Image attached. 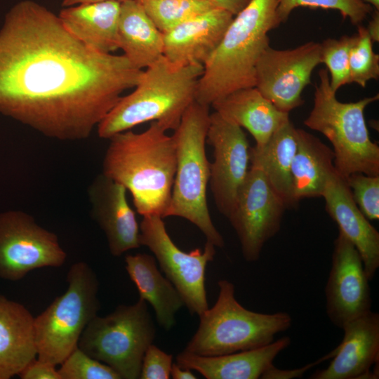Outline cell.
Listing matches in <instances>:
<instances>
[{
    "mask_svg": "<svg viewBox=\"0 0 379 379\" xmlns=\"http://www.w3.org/2000/svg\"><path fill=\"white\" fill-rule=\"evenodd\" d=\"M234 15L212 8L164 32L163 55L171 63L202 65L221 41Z\"/></svg>",
    "mask_w": 379,
    "mask_h": 379,
    "instance_id": "18",
    "label": "cell"
},
{
    "mask_svg": "<svg viewBox=\"0 0 379 379\" xmlns=\"http://www.w3.org/2000/svg\"><path fill=\"white\" fill-rule=\"evenodd\" d=\"M286 208L262 171L251 166L227 217L237 233L246 261L259 260L265 244L279 232Z\"/></svg>",
    "mask_w": 379,
    "mask_h": 379,
    "instance_id": "11",
    "label": "cell"
},
{
    "mask_svg": "<svg viewBox=\"0 0 379 379\" xmlns=\"http://www.w3.org/2000/svg\"><path fill=\"white\" fill-rule=\"evenodd\" d=\"M67 258L57 235L27 213L0 214V278L18 281L42 267H58Z\"/></svg>",
    "mask_w": 379,
    "mask_h": 379,
    "instance_id": "12",
    "label": "cell"
},
{
    "mask_svg": "<svg viewBox=\"0 0 379 379\" xmlns=\"http://www.w3.org/2000/svg\"><path fill=\"white\" fill-rule=\"evenodd\" d=\"M298 7L336 10L344 19L348 18L357 26L373 11V7L364 0H278L277 14L279 22H286Z\"/></svg>",
    "mask_w": 379,
    "mask_h": 379,
    "instance_id": "30",
    "label": "cell"
},
{
    "mask_svg": "<svg viewBox=\"0 0 379 379\" xmlns=\"http://www.w3.org/2000/svg\"><path fill=\"white\" fill-rule=\"evenodd\" d=\"M211 105L223 118L246 128L258 147L289 120L288 113L278 109L255 87L235 91Z\"/></svg>",
    "mask_w": 379,
    "mask_h": 379,
    "instance_id": "22",
    "label": "cell"
},
{
    "mask_svg": "<svg viewBox=\"0 0 379 379\" xmlns=\"http://www.w3.org/2000/svg\"><path fill=\"white\" fill-rule=\"evenodd\" d=\"M314 105L304 124L323 134L331 143L334 166L344 179L354 173L379 175V147L370 138L364 110L379 95L354 102H342L330 85L326 69L319 72Z\"/></svg>",
    "mask_w": 379,
    "mask_h": 379,
    "instance_id": "6",
    "label": "cell"
},
{
    "mask_svg": "<svg viewBox=\"0 0 379 379\" xmlns=\"http://www.w3.org/2000/svg\"><path fill=\"white\" fill-rule=\"evenodd\" d=\"M366 3L371 5L375 10H379V0H364Z\"/></svg>",
    "mask_w": 379,
    "mask_h": 379,
    "instance_id": "41",
    "label": "cell"
},
{
    "mask_svg": "<svg viewBox=\"0 0 379 379\" xmlns=\"http://www.w3.org/2000/svg\"><path fill=\"white\" fill-rule=\"evenodd\" d=\"M322 197L325 208L341 232L360 254L370 281L379 267V232L354 202L351 191L338 172L328 181Z\"/></svg>",
    "mask_w": 379,
    "mask_h": 379,
    "instance_id": "19",
    "label": "cell"
},
{
    "mask_svg": "<svg viewBox=\"0 0 379 379\" xmlns=\"http://www.w3.org/2000/svg\"><path fill=\"white\" fill-rule=\"evenodd\" d=\"M60 365L61 379H121L110 366L92 358L78 346Z\"/></svg>",
    "mask_w": 379,
    "mask_h": 379,
    "instance_id": "32",
    "label": "cell"
},
{
    "mask_svg": "<svg viewBox=\"0 0 379 379\" xmlns=\"http://www.w3.org/2000/svg\"><path fill=\"white\" fill-rule=\"evenodd\" d=\"M36 356L34 317L21 303L0 295V379L18 375Z\"/></svg>",
    "mask_w": 379,
    "mask_h": 379,
    "instance_id": "21",
    "label": "cell"
},
{
    "mask_svg": "<svg viewBox=\"0 0 379 379\" xmlns=\"http://www.w3.org/2000/svg\"><path fill=\"white\" fill-rule=\"evenodd\" d=\"M371 20L366 27L369 36L373 41H379V12L378 10H373Z\"/></svg>",
    "mask_w": 379,
    "mask_h": 379,
    "instance_id": "38",
    "label": "cell"
},
{
    "mask_svg": "<svg viewBox=\"0 0 379 379\" xmlns=\"http://www.w3.org/2000/svg\"><path fill=\"white\" fill-rule=\"evenodd\" d=\"M171 376L173 379H195L197 377L192 370L183 368L173 363L171 370Z\"/></svg>",
    "mask_w": 379,
    "mask_h": 379,
    "instance_id": "39",
    "label": "cell"
},
{
    "mask_svg": "<svg viewBox=\"0 0 379 379\" xmlns=\"http://www.w3.org/2000/svg\"><path fill=\"white\" fill-rule=\"evenodd\" d=\"M298 145L292 165L293 196L298 204L304 198L321 197L337 172L333 151L318 138L298 128Z\"/></svg>",
    "mask_w": 379,
    "mask_h": 379,
    "instance_id": "26",
    "label": "cell"
},
{
    "mask_svg": "<svg viewBox=\"0 0 379 379\" xmlns=\"http://www.w3.org/2000/svg\"><path fill=\"white\" fill-rule=\"evenodd\" d=\"M18 375L22 379H61L55 365L38 358L32 360Z\"/></svg>",
    "mask_w": 379,
    "mask_h": 379,
    "instance_id": "35",
    "label": "cell"
},
{
    "mask_svg": "<svg viewBox=\"0 0 379 379\" xmlns=\"http://www.w3.org/2000/svg\"><path fill=\"white\" fill-rule=\"evenodd\" d=\"M157 121L141 133L131 130L111 137L102 161V173L131 193L142 216L164 218L176 170V145L173 135Z\"/></svg>",
    "mask_w": 379,
    "mask_h": 379,
    "instance_id": "2",
    "label": "cell"
},
{
    "mask_svg": "<svg viewBox=\"0 0 379 379\" xmlns=\"http://www.w3.org/2000/svg\"><path fill=\"white\" fill-rule=\"evenodd\" d=\"M284 336L263 347L217 356H201L182 351L176 364L194 370L207 379H258L272 366L275 358L291 344Z\"/></svg>",
    "mask_w": 379,
    "mask_h": 379,
    "instance_id": "20",
    "label": "cell"
},
{
    "mask_svg": "<svg viewBox=\"0 0 379 379\" xmlns=\"http://www.w3.org/2000/svg\"><path fill=\"white\" fill-rule=\"evenodd\" d=\"M120 8V1H98L64 7L58 15L64 27L88 48L111 53L119 49Z\"/></svg>",
    "mask_w": 379,
    "mask_h": 379,
    "instance_id": "23",
    "label": "cell"
},
{
    "mask_svg": "<svg viewBox=\"0 0 379 379\" xmlns=\"http://www.w3.org/2000/svg\"><path fill=\"white\" fill-rule=\"evenodd\" d=\"M67 275V291L34 318L37 358L55 366L78 346L84 330L100 310L99 281L93 269L78 262Z\"/></svg>",
    "mask_w": 379,
    "mask_h": 379,
    "instance_id": "8",
    "label": "cell"
},
{
    "mask_svg": "<svg viewBox=\"0 0 379 379\" xmlns=\"http://www.w3.org/2000/svg\"><path fill=\"white\" fill-rule=\"evenodd\" d=\"M173 355L151 344L142 358L140 379H168L173 365Z\"/></svg>",
    "mask_w": 379,
    "mask_h": 379,
    "instance_id": "34",
    "label": "cell"
},
{
    "mask_svg": "<svg viewBox=\"0 0 379 379\" xmlns=\"http://www.w3.org/2000/svg\"><path fill=\"white\" fill-rule=\"evenodd\" d=\"M126 191L102 173L88 189L92 218L104 232L110 253L116 257L141 246L140 225L127 201Z\"/></svg>",
    "mask_w": 379,
    "mask_h": 379,
    "instance_id": "17",
    "label": "cell"
},
{
    "mask_svg": "<svg viewBox=\"0 0 379 379\" xmlns=\"http://www.w3.org/2000/svg\"><path fill=\"white\" fill-rule=\"evenodd\" d=\"M278 0H252L234 16L219 45L204 65L195 100L210 106L239 89L255 87L256 64L278 27Z\"/></svg>",
    "mask_w": 379,
    "mask_h": 379,
    "instance_id": "3",
    "label": "cell"
},
{
    "mask_svg": "<svg viewBox=\"0 0 379 379\" xmlns=\"http://www.w3.org/2000/svg\"><path fill=\"white\" fill-rule=\"evenodd\" d=\"M140 242L154 255L190 314L200 316L204 313L208 308L206 269L214 258L215 246L206 241L204 249L182 251L171 239L163 218L157 215L143 216L140 224Z\"/></svg>",
    "mask_w": 379,
    "mask_h": 379,
    "instance_id": "10",
    "label": "cell"
},
{
    "mask_svg": "<svg viewBox=\"0 0 379 379\" xmlns=\"http://www.w3.org/2000/svg\"><path fill=\"white\" fill-rule=\"evenodd\" d=\"M126 270L140 299L152 307L157 321L166 331L175 324V314L184 302L173 284L158 270L156 259L147 253L128 254Z\"/></svg>",
    "mask_w": 379,
    "mask_h": 379,
    "instance_id": "24",
    "label": "cell"
},
{
    "mask_svg": "<svg viewBox=\"0 0 379 379\" xmlns=\"http://www.w3.org/2000/svg\"><path fill=\"white\" fill-rule=\"evenodd\" d=\"M356 34L343 36L339 39H327L321 44V61L329 72L330 85L335 93L343 86L350 84L349 58Z\"/></svg>",
    "mask_w": 379,
    "mask_h": 379,
    "instance_id": "31",
    "label": "cell"
},
{
    "mask_svg": "<svg viewBox=\"0 0 379 379\" xmlns=\"http://www.w3.org/2000/svg\"><path fill=\"white\" fill-rule=\"evenodd\" d=\"M213 6L222 8L235 16L252 0H207Z\"/></svg>",
    "mask_w": 379,
    "mask_h": 379,
    "instance_id": "37",
    "label": "cell"
},
{
    "mask_svg": "<svg viewBox=\"0 0 379 379\" xmlns=\"http://www.w3.org/2000/svg\"><path fill=\"white\" fill-rule=\"evenodd\" d=\"M289 120L261 147L250 148L251 166L262 171L287 208L297 206L293 196L291 165L298 145V131Z\"/></svg>",
    "mask_w": 379,
    "mask_h": 379,
    "instance_id": "27",
    "label": "cell"
},
{
    "mask_svg": "<svg viewBox=\"0 0 379 379\" xmlns=\"http://www.w3.org/2000/svg\"><path fill=\"white\" fill-rule=\"evenodd\" d=\"M344 336L329 365L311 379H375L379 362V314L372 310L343 326Z\"/></svg>",
    "mask_w": 379,
    "mask_h": 379,
    "instance_id": "16",
    "label": "cell"
},
{
    "mask_svg": "<svg viewBox=\"0 0 379 379\" xmlns=\"http://www.w3.org/2000/svg\"><path fill=\"white\" fill-rule=\"evenodd\" d=\"M118 41L123 55L140 69L147 68L163 55L164 34L138 0L121 2Z\"/></svg>",
    "mask_w": 379,
    "mask_h": 379,
    "instance_id": "25",
    "label": "cell"
},
{
    "mask_svg": "<svg viewBox=\"0 0 379 379\" xmlns=\"http://www.w3.org/2000/svg\"><path fill=\"white\" fill-rule=\"evenodd\" d=\"M142 71L91 49L58 15L23 0L0 30V112L51 138L85 140Z\"/></svg>",
    "mask_w": 379,
    "mask_h": 379,
    "instance_id": "1",
    "label": "cell"
},
{
    "mask_svg": "<svg viewBox=\"0 0 379 379\" xmlns=\"http://www.w3.org/2000/svg\"><path fill=\"white\" fill-rule=\"evenodd\" d=\"M163 33L213 6L207 0H138Z\"/></svg>",
    "mask_w": 379,
    "mask_h": 379,
    "instance_id": "28",
    "label": "cell"
},
{
    "mask_svg": "<svg viewBox=\"0 0 379 379\" xmlns=\"http://www.w3.org/2000/svg\"><path fill=\"white\" fill-rule=\"evenodd\" d=\"M209 106L194 100L186 109L173 135L176 145V170L166 217L187 220L204 234L206 241L222 248L225 241L215 227L207 204L210 164L206 142Z\"/></svg>",
    "mask_w": 379,
    "mask_h": 379,
    "instance_id": "5",
    "label": "cell"
},
{
    "mask_svg": "<svg viewBox=\"0 0 379 379\" xmlns=\"http://www.w3.org/2000/svg\"><path fill=\"white\" fill-rule=\"evenodd\" d=\"M204 65L178 66L164 55L142 71L132 93L122 96L98 125V136L109 139L148 121L175 131L195 100Z\"/></svg>",
    "mask_w": 379,
    "mask_h": 379,
    "instance_id": "4",
    "label": "cell"
},
{
    "mask_svg": "<svg viewBox=\"0 0 379 379\" xmlns=\"http://www.w3.org/2000/svg\"><path fill=\"white\" fill-rule=\"evenodd\" d=\"M357 27L356 40L350 53V84L356 83L364 88L368 81L379 77V55L373 50V41L366 27Z\"/></svg>",
    "mask_w": 379,
    "mask_h": 379,
    "instance_id": "29",
    "label": "cell"
},
{
    "mask_svg": "<svg viewBox=\"0 0 379 379\" xmlns=\"http://www.w3.org/2000/svg\"><path fill=\"white\" fill-rule=\"evenodd\" d=\"M319 63V43L310 41L288 50L269 46L256 64L255 87L278 109L289 113L304 103L301 94Z\"/></svg>",
    "mask_w": 379,
    "mask_h": 379,
    "instance_id": "13",
    "label": "cell"
},
{
    "mask_svg": "<svg viewBox=\"0 0 379 379\" xmlns=\"http://www.w3.org/2000/svg\"><path fill=\"white\" fill-rule=\"evenodd\" d=\"M369 281L358 251L339 232L333 242L324 290L326 314L334 326L342 328L349 321L371 311Z\"/></svg>",
    "mask_w": 379,
    "mask_h": 379,
    "instance_id": "14",
    "label": "cell"
},
{
    "mask_svg": "<svg viewBox=\"0 0 379 379\" xmlns=\"http://www.w3.org/2000/svg\"><path fill=\"white\" fill-rule=\"evenodd\" d=\"M219 293L211 308L199 317L198 328L183 351L201 356H217L259 348L272 343L288 330L292 318L285 312H255L236 299L234 285L218 281Z\"/></svg>",
    "mask_w": 379,
    "mask_h": 379,
    "instance_id": "7",
    "label": "cell"
},
{
    "mask_svg": "<svg viewBox=\"0 0 379 379\" xmlns=\"http://www.w3.org/2000/svg\"><path fill=\"white\" fill-rule=\"evenodd\" d=\"M335 353V350H333L329 353L325 354L315 361L311 362L299 368L288 370H282L274 366H272L261 377L264 379H293L301 378L308 370L315 366L332 359Z\"/></svg>",
    "mask_w": 379,
    "mask_h": 379,
    "instance_id": "36",
    "label": "cell"
},
{
    "mask_svg": "<svg viewBox=\"0 0 379 379\" xmlns=\"http://www.w3.org/2000/svg\"><path fill=\"white\" fill-rule=\"evenodd\" d=\"M105 1H117L121 2L126 0H61V4L63 7H67L81 4L93 3Z\"/></svg>",
    "mask_w": 379,
    "mask_h": 379,
    "instance_id": "40",
    "label": "cell"
},
{
    "mask_svg": "<svg viewBox=\"0 0 379 379\" xmlns=\"http://www.w3.org/2000/svg\"><path fill=\"white\" fill-rule=\"evenodd\" d=\"M352 198L368 220L379 219V175L354 173L346 179Z\"/></svg>",
    "mask_w": 379,
    "mask_h": 379,
    "instance_id": "33",
    "label": "cell"
},
{
    "mask_svg": "<svg viewBox=\"0 0 379 379\" xmlns=\"http://www.w3.org/2000/svg\"><path fill=\"white\" fill-rule=\"evenodd\" d=\"M206 142L213 148L211 191L218 210L227 218L249 170V144L241 127L216 112L210 114Z\"/></svg>",
    "mask_w": 379,
    "mask_h": 379,
    "instance_id": "15",
    "label": "cell"
},
{
    "mask_svg": "<svg viewBox=\"0 0 379 379\" xmlns=\"http://www.w3.org/2000/svg\"><path fill=\"white\" fill-rule=\"evenodd\" d=\"M155 335L147 303L139 298L105 317L95 316L84 330L78 347L110 366L121 379H138L145 352Z\"/></svg>",
    "mask_w": 379,
    "mask_h": 379,
    "instance_id": "9",
    "label": "cell"
}]
</instances>
